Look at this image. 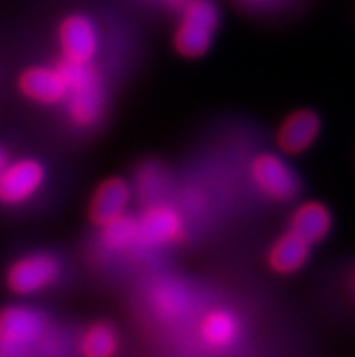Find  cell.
Here are the masks:
<instances>
[{
	"label": "cell",
	"instance_id": "1",
	"mask_svg": "<svg viewBox=\"0 0 355 357\" xmlns=\"http://www.w3.org/2000/svg\"><path fill=\"white\" fill-rule=\"evenodd\" d=\"M56 63L68 82V98L63 102V109L69 122L78 129L98 126L105 114L107 95L104 78L95 62L75 63L60 59Z\"/></svg>",
	"mask_w": 355,
	"mask_h": 357
},
{
	"label": "cell",
	"instance_id": "2",
	"mask_svg": "<svg viewBox=\"0 0 355 357\" xmlns=\"http://www.w3.org/2000/svg\"><path fill=\"white\" fill-rule=\"evenodd\" d=\"M221 24L220 6L214 0H185L174 29V50L183 59H202L211 50Z\"/></svg>",
	"mask_w": 355,
	"mask_h": 357
},
{
	"label": "cell",
	"instance_id": "3",
	"mask_svg": "<svg viewBox=\"0 0 355 357\" xmlns=\"http://www.w3.org/2000/svg\"><path fill=\"white\" fill-rule=\"evenodd\" d=\"M138 223V252H151L180 243L185 236V220L180 208L167 199L144 205L136 214Z\"/></svg>",
	"mask_w": 355,
	"mask_h": 357
},
{
	"label": "cell",
	"instance_id": "4",
	"mask_svg": "<svg viewBox=\"0 0 355 357\" xmlns=\"http://www.w3.org/2000/svg\"><path fill=\"white\" fill-rule=\"evenodd\" d=\"M62 261L45 250L27 252L15 259L6 271V287L17 296H33L50 289L60 280Z\"/></svg>",
	"mask_w": 355,
	"mask_h": 357
},
{
	"label": "cell",
	"instance_id": "5",
	"mask_svg": "<svg viewBox=\"0 0 355 357\" xmlns=\"http://www.w3.org/2000/svg\"><path fill=\"white\" fill-rule=\"evenodd\" d=\"M250 180L265 198L279 204L292 202L301 190L296 171L274 153H261L252 160Z\"/></svg>",
	"mask_w": 355,
	"mask_h": 357
},
{
	"label": "cell",
	"instance_id": "6",
	"mask_svg": "<svg viewBox=\"0 0 355 357\" xmlns=\"http://www.w3.org/2000/svg\"><path fill=\"white\" fill-rule=\"evenodd\" d=\"M60 59L75 63H93L100 50V33L87 15L73 13L63 18L56 31Z\"/></svg>",
	"mask_w": 355,
	"mask_h": 357
},
{
	"label": "cell",
	"instance_id": "7",
	"mask_svg": "<svg viewBox=\"0 0 355 357\" xmlns=\"http://www.w3.org/2000/svg\"><path fill=\"white\" fill-rule=\"evenodd\" d=\"M45 181L44 163L35 158L8 162L0 171V205L17 207L33 198Z\"/></svg>",
	"mask_w": 355,
	"mask_h": 357
},
{
	"label": "cell",
	"instance_id": "8",
	"mask_svg": "<svg viewBox=\"0 0 355 357\" xmlns=\"http://www.w3.org/2000/svg\"><path fill=\"white\" fill-rule=\"evenodd\" d=\"M47 335V317L31 307H6L0 310V341L31 354V347Z\"/></svg>",
	"mask_w": 355,
	"mask_h": 357
},
{
	"label": "cell",
	"instance_id": "9",
	"mask_svg": "<svg viewBox=\"0 0 355 357\" xmlns=\"http://www.w3.org/2000/svg\"><path fill=\"white\" fill-rule=\"evenodd\" d=\"M18 91L40 105H63L68 98V82L59 63L31 66L18 77Z\"/></svg>",
	"mask_w": 355,
	"mask_h": 357
},
{
	"label": "cell",
	"instance_id": "10",
	"mask_svg": "<svg viewBox=\"0 0 355 357\" xmlns=\"http://www.w3.org/2000/svg\"><path fill=\"white\" fill-rule=\"evenodd\" d=\"M133 196V187L123 178H109L102 181L89 204V220L95 227H104L127 213Z\"/></svg>",
	"mask_w": 355,
	"mask_h": 357
},
{
	"label": "cell",
	"instance_id": "11",
	"mask_svg": "<svg viewBox=\"0 0 355 357\" xmlns=\"http://www.w3.org/2000/svg\"><path fill=\"white\" fill-rule=\"evenodd\" d=\"M321 118L310 109H299L281 123L278 131L279 149L287 154H301L319 138Z\"/></svg>",
	"mask_w": 355,
	"mask_h": 357
},
{
	"label": "cell",
	"instance_id": "12",
	"mask_svg": "<svg viewBox=\"0 0 355 357\" xmlns=\"http://www.w3.org/2000/svg\"><path fill=\"white\" fill-rule=\"evenodd\" d=\"M310 249L312 245L306 243L303 238L288 229L270 245L266 252V263L275 274L288 276L305 267V263L310 258Z\"/></svg>",
	"mask_w": 355,
	"mask_h": 357
},
{
	"label": "cell",
	"instance_id": "13",
	"mask_svg": "<svg viewBox=\"0 0 355 357\" xmlns=\"http://www.w3.org/2000/svg\"><path fill=\"white\" fill-rule=\"evenodd\" d=\"M333 227V218L326 205L319 202H308L296 208L290 218L288 229L306 241L308 245H317L330 234Z\"/></svg>",
	"mask_w": 355,
	"mask_h": 357
},
{
	"label": "cell",
	"instance_id": "14",
	"mask_svg": "<svg viewBox=\"0 0 355 357\" xmlns=\"http://www.w3.org/2000/svg\"><path fill=\"white\" fill-rule=\"evenodd\" d=\"M130 187H133V196L142 205L156 204L167 198V192L171 189V176L163 163L145 162L136 169Z\"/></svg>",
	"mask_w": 355,
	"mask_h": 357
},
{
	"label": "cell",
	"instance_id": "15",
	"mask_svg": "<svg viewBox=\"0 0 355 357\" xmlns=\"http://www.w3.org/2000/svg\"><path fill=\"white\" fill-rule=\"evenodd\" d=\"M189 289L176 280H163L156 283L151 294V305L162 319L174 321L190 308Z\"/></svg>",
	"mask_w": 355,
	"mask_h": 357
},
{
	"label": "cell",
	"instance_id": "16",
	"mask_svg": "<svg viewBox=\"0 0 355 357\" xmlns=\"http://www.w3.org/2000/svg\"><path fill=\"white\" fill-rule=\"evenodd\" d=\"M239 323L225 308H212L199 321V337L211 349H227L238 340Z\"/></svg>",
	"mask_w": 355,
	"mask_h": 357
},
{
	"label": "cell",
	"instance_id": "17",
	"mask_svg": "<svg viewBox=\"0 0 355 357\" xmlns=\"http://www.w3.org/2000/svg\"><path fill=\"white\" fill-rule=\"evenodd\" d=\"M100 247L109 254L138 252V223L136 216L126 213L100 227Z\"/></svg>",
	"mask_w": 355,
	"mask_h": 357
},
{
	"label": "cell",
	"instance_id": "18",
	"mask_svg": "<svg viewBox=\"0 0 355 357\" xmlns=\"http://www.w3.org/2000/svg\"><path fill=\"white\" fill-rule=\"evenodd\" d=\"M118 349V334L109 323L91 325L80 340L84 357H113Z\"/></svg>",
	"mask_w": 355,
	"mask_h": 357
},
{
	"label": "cell",
	"instance_id": "19",
	"mask_svg": "<svg viewBox=\"0 0 355 357\" xmlns=\"http://www.w3.org/2000/svg\"><path fill=\"white\" fill-rule=\"evenodd\" d=\"M241 2H245L248 6H254V8H265V6L278 4L279 0H241Z\"/></svg>",
	"mask_w": 355,
	"mask_h": 357
},
{
	"label": "cell",
	"instance_id": "20",
	"mask_svg": "<svg viewBox=\"0 0 355 357\" xmlns=\"http://www.w3.org/2000/svg\"><path fill=\"white\" fill-rule=\"evenodd\" d=\"M6 163H8V154H6V151L0 147V171L6 167Z\"/></svg>",
	"mask_w": 355,
	"mask_h": 357
},
{
	"label": "cell",
	"instance_id": "21",
	"mask_svg": "<svg viewBox=\"0 0 355 357\" xmlns=\"http://www.w3.org/2000/svg\"><path fill=\"white\" fill-rule=\"evenodd\" d=\"M154 2H165V4H176V6H181L185 0H154Z\"/></svg>",
	"mask_w": 355,
	"mask_h": 357
}]
</instances>
